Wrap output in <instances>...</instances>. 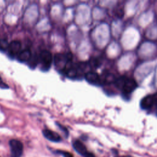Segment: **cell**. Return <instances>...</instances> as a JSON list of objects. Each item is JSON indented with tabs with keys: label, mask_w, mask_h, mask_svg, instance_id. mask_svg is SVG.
Returning <instances> with one entry per match:
<instances>
[{
	"label": "cell",
	"mask_w": 157,
	"mask_h": 157,
	"mask_svg": "<svg viewBox=\"0 0 157 157\" xmlns=\"http://www.w3.org/2000/svg\"><path fill=\"white\" fill-rule=\"evenodd\" d=\"M116 87L121 90L123 94L126 96L131 94L137 88V83L134 78L126 76L116 78L114 83Z\"/></svg>",
	"instance_id": "1"
},
{
	"label": "cell",
	"mask_w": 157,
	"mask_h": 157,
	"mask_svg": "<svg viewBox=\"0 0 157 157\" xmlns=\"http://www.w3.org/2000/svg\"><path fill=\"white\" fill-rule=\"evenodd\" d=\"M72 55L71 53L66 54H61L58 53L55 56L54 61L55 65L57 69L60 70L61 72H63L67 63L72 61Z\"/></svg>",
	"instance_id": "2"
},
{
	"label": "cell",
	"mask_w": 157,
	"mask_h": 157,
	"mask_svg": "<svg viewBox=\"0 0 157 157\" xmlns=\"http://www.w3.org/2000/svg\"><path fill=\"white\" fill-rule=\"evenodd\" d=\"M39 63L41 64V69L44 71H48L52 63V53L46 50H44L40 52L39 55Z\"/></svg>",
	"instance_id": "3"
},
{
	"label": "cell",
	"mask_w": 157,
	"mask_h": 157,
	"mask_svg": "<svg viewBox=\"0 0 157 157\" xmlns=\"http://www.w3.org/2000/svg\"><path fill=\"white\" fill-rule=\"evenodd\" d=\"M11 157H20L23 153V145L18 140L12 139L9 142Z\"/></svg>",
	"instance_id": "4"
},
{
	"label": "cell",
	"mask_w": 157,
	"mask_h": 157,
	"mask_svg": "<svg viewBox=\"0 0 157 157\" xmlns=\"http://www.w3.org/2000/svg\"><path fill=\"white\" fill-rule=\"evenodd\" d=\"M157 99V94H148L144 97L140 102L142 109L148 110L155 105Z\"/></svg>",
	"instance_id": "5"
},
{
	"label": "cell",
	"mask_w": 157,
	"mask_h": 157,
	"mask_svg": "<svg viewBox=\"0 0 157 157\" xmlns=\"http://www.w3.org/2000/svg\"><path fill=\"white\" fill-rule=\"evenodd\" d=\"M21 42L19 40H13L9 43L7 49L8 55L11 58H13L18 55L21 49Z\"/></svg>",
	"instance_id": "6"
},
{
	"label": "cell",
	"mask_w": 157,
	"mask_h": 157,
	"mask_svg": "<svg viewBox=\"0 0 157 157\" xmlns=\"http://www.w3.org/2000/svg\"><path fill=\"white\" fill-rule=\"evenodd\" d=\"M85 80L90 84L100 85H102L101 76L94 71H88L85 74Z\"/></svg>",
	"instance_id": "7"
},
{
	"label": "cell",
	"mask_w": 157,
	"mask_h": 157,
	"mask_svg": "<svg viewBox=\"0 0 157 157\" xmlns=\"http://www.w3.org/2000/svg\"><path fill=\"white\" fill-rule=\"evenodd\" d=\"M42 133L44 137L50 141L57 142L61 140V137L59 135L53 131L45 129L42 131Z\"/></svg>",
	"instance_id": "8"
},
{
	"label": "cell",
	"mask_w": 157,
	"mask_h": 157,
	"mask_svg": "<svg viewBox=\"0 0 157 157\" xmlns=\"http://www.w3.org/2000/svg\"><path fill=\"white\" fill-rule=\"evenodd\" d=\"M32 56L31 52L29 49H24L20 52L17 56V60L20 63L28 62Z\"/></svg>",
	"instance_id": "9"
},
{
	"label": "cell",
	"mask_w": 157,
	"mask_h": 157,
	"mask_svg": "<svg viewBox=\"0 0 157 157\" xmlns=\"http://www.w3.org/2000/svg\"><path fill=\"white\" fill-rule=\"evenodd\" d=\"M73 147L74 150L79 154L84 156L87 152L86 148L84 144L80 140H76L73 142Z\"/></svg>",
	"instance_id": "10"
},
{
	"label": "cell",
	"mask_w": 157,
	"mask_h": 157,
	"mask_svg": "<svg viewBox=\"0 0 157 157\" xmlns=\"http://www.w3.org/2000/svg\"><path fill=\"white\" fill-rule=\"evenodd\" d=\"M116 78L113 74L109 72L102 73V75L101 76V83L102 84H109L111 83H114Z\"/></svg>",
	"instance_id": "11"
},
{
	"label": "cell",
	"mask_w": 157,
	"mask_h": 157,
	"mask_svg": "<svg viewBox=\"0 0 157 157\" xmlns=\"http://www.w3.org/2000/svg\"><path fill=\"white\" fill-rule=\"evenodd\" d=\"M39 63V56H37V55L32 56L30 59L28 61L29 66L31 68H34Z\"/></svg>",
	"instance_id": "12"
},
{
	"label": "cell",
	"mask_w": 157,
	"mask_h": 157,
	"mask_svg": "<svg viewBox=\"0 0 157 157\" xmlns=\"http://www.w3.org/2000/svg\"><path fill=\"white\" fill-rule=\"evenodd\" d=\"M9 44L7 40L4 39H0V51L1 52H6L7 50Z\"/></svg>",
	"instance_id": "13"
},
{
	"label": "cell",
	"mask_w": 157,
	"mask_h": 157,
	"mask_svg": "<svg viewBox=\"0 0 157 157\" xmlns=\"http://www.w3.org/2000/svg\"><path fill=\"white\" fill-rule=\"evenodd\" d=\"M115 16H117L118 18H121L122 17H123V14H124L123 8L120 6L117 7L115 10Z\"/></svg>",
	"instance_id": "14"
},
{
	"label": "cell",
	"mask_w": 157,
	"mask_h": 157,
	"mask_svg": "<svg viewBox=\"0 0 157 157\" xmlns=\"http://www.w3.org/2000/svg\"><path fill=\"white\" fill-rule=\"evenodd\" d=\"M100 63H100L99 60L98 59H97V58H95V59H93L91 61L90 64H91V66H93V67L96 68V67H99V66H100Z\"/></svg>",
	"instance_id": "15"
},
{
	"label": "cell",
	"mask_w": 157,
	"mask_h": 157,
	"mask_svg": "<svg viewBox=\"0 0 157 157\" xmlns=\"http://www.w3.org/2000/svg\"><path fill=\"white\" fill-rule=\"evenodd\" d=\"M56 124H57V126L59 127V128L64 132V133L66 134V136H67V135H68V134H69V132H68L67 128H65V127H64L63 125L60 124L58 123H56Z\"/></svg>",
	"instance_id": "16"
},
{
	"label": "cell",
	"mask_w": 157,
	"mask_h": 157,
	"mask_svg": "<svg viewBox=\"0 0 157 157\" xmlns=\"http://www.w3.org/2000/svg\"><path fill=\"white\" fill-rule=\"evenodd\" d=\"M59 152L60 153H61V155H63V156L64 157H74L73 155H72L71 153H69V152H67V151H59Z\"/></svg>",
	"instance_id": "17"
},
{
	"label": "cell",
	"mask_w": 157,
	"mask_h": 157,
	"mask_svg": "<svg viewBox=\"0 0 157 157\" xmlns=\"http://www.w3.org/2000/svg\"><path fill=\"white\" fill-rule=\"evenodd\" d=\"M0 88H8L9 86L5 83L4 82H3L2 80H0Z\"/></svg>",
	"instance_id": "18"
},
{
	"label": "cell",
	"mask_w": 157,
	"mask_h": 157,
	"mask_svg": "<svg viewBox=\"0 0 157 157\" xmlns=\"http://www.w3.org/2000/svg\"><path fill=\"white\" fill-rule=\"evenodd\" d=\"M83 156L84 157H95L94 155L92 153H90V152H88V151H87Z\"/></svg>",
	"instance_id": "19"
},
{
	"label": "cell",
	"mask_w": 157,
	"mask_h": 157,
	"mask_svg": "<svg viewBox=\"0 0 157 157\" xmlns=\"http://www.w3.org/2000/svg\"><path fill=\"white\" fill-rule=\"evenodd\" d=\"M155 105H156V109H157V99H156V102H155Z\"/></svg>",
	"instance_id": "20"
},
{
	"label": "cell",
	"mask_w": 157,
	"mask_h": 157,
	"mask_svg": "<svg viewBox=\"0 0 157 157\" xmlns=\"http://www.w3.org/2000/svg\"><path fill=\"white\" fill-rule=\"evenodd\" d=\"M117 157H124V156H117Z\"/></svg>",
	"instance_id": "21"
}]
</instances>
